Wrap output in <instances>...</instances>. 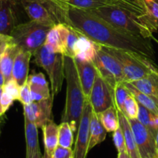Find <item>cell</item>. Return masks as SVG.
<instances>
[{"mask_svg":"<svg viewBox=\"0 0 158 158\" xmlns=\"http://www.w3.org/2000/svg\"><path fill=\"white\" fill-rule=\"evenodd\" d=\"M65 79L66 80V100L61 122H67L73 131L78 130L86 97L73 58L64 56Z\"/></svg>","mask_w":158,"mask_h":158,"instance_id":"obj_2","label":"cell"},{"mask_svg":"<svg viewBox=\"0 0 158 158\" xmlns=\"http://www.w3.org/2000/svg\"><path fill=\"white\" fill-rule=\"evenodd\" d=\"M60 1H63V2H68V1H69V0H60Z\"/></svg>","mask_w":158,"mask_h":158,"instance_id":"obj_46","label":"cell"},{"mask_svg":"<svg viewBox=\"0 0 158 158\" xmlns=\"http://www.w3.org/2000/svg\"><path fill=\"white\" fill-rule=\"evenodd\" d=\"M154 1H156V2H157L158 3V0H154Z\"/></svg>","mask_w":158,"mask_h":158,"instance_id":"obj_47","label":"cell"},{"mask_svg":"<svg viewBox=\"0 0 158 158\" xmlns=\"http://www.w3.org/2000/svg\"><path fill=\"white\" fill-rule=\"evenodd\" d=\"M155 141H156V148H157V151L158 153V130L155 135Z\"/></svg>","mask_w":158,"mask_h":158,"instance_id":"obj_43","label":"cell"},{"mask_svg":"<svg viewBox=\"0 0 158 158\" xmlns=\"http://www.w3.org/2000/svg\"><path fill=\"white\" fill-rule=\"evenodd\" d=\"M34 56V63L43 68L49 76L52 96L55 97L61 91L65 79L64 55L48 50L45 46L39 49Z\"/></svg>","mask_w":158,"mask_h":158,"instance_id":"obj_6","label":"cell"},{"mask_svg":"<svg viewBox=\"0 0 158 158\" xmlns=\"http://www.w3.org/2000/svg\"><path fill=\"white\" fill-rule=\"evenodd\" d=\"M2 93H3V88H2V86H0V117H2L5 114V113L3 112L2 106V103H1L2 95Z\"/></svg>","mask_w":158,"mask_h":158,"instance_id":"obj_39","label":"cell"},{"mask_svg":"<svg viewBox=\"0 0 158 158\" xmlns=\"http://www.w3.org/2000/svg\"><path fill=\"white\" fill-rule=\"evenodd\" d=\"M127 87L130 90L131 94L134 96L135 100L137 103L141 104L147 109L152 111L154 114H158V99L152 96L148 95L146 94H143L141 91L137 89L135 86H133L131 83L125 82Z\"/></svg>","mask_w":158,"mask_h":158,"instance_id":"obj_25","label":"cell"},{"mask_svg":"<svg viewBox=\"0 0 158 158\" xmlns=\"http://www.w3.org/2000/svg\"><path fill=\"white\" fill-rule=\"evenodd\" d=\"M52 158H55V157H52Z\"/></svg>","mask_w":158,"mask_h":158,"instance_id":"obj_48","label":"cell"},{"mask_svg":"<svg viewBox=\"0 0 158 158\" xmlns=\"http://www.w3.org/2000/svg\"><path fill=\"white\" fill-rule=\"evenodd\" d=\"M32 53L20 49L15 57L12 68V79L22 86L27 82L29 78V68Z\"/></svg>","mask_w":158,"mask_h":158,"instance_id":"obj_16","label":"cell"},{"mask_svg":"<svg viewBox=\"0 0 158 158\" xmlns=\"http://www.w3.org/2000/svg\"><path fill=\"white\" fill-rule=\"evenodd\" d=\"M24 124L26 143V158H32L34 154L40 150L38 139V127L25 117Z\"/></svg>","mask_w":158,"mask_h":158,"instance_id":"obj_22","label":"cell"},{"mask_svg":"<svg viewBox=\"0 0 158 158\" xmlns=\"http://www.w3.org/2000/svg\"><path fill=\"white\" fill-rule=\"evenodd\" d=\"M73 143V131L67 122H61L59 126V145L72 148Z\"/></svg>","mask_w":158,"mask_h":158,"instance_id":"obj_29","label":"cell"},{"mask_svg":"<svg viewBox=\"0 0 158 158\" xmlns=\"http://www.w3.org/2000/svg\"><path fill=\"white\" fill-rule=\"evenodd\" d=\"M97 53V44L88 37L80 32V36L76 43L75 56L82 61L93 62Z\"/></svg>","mask_w":158,"mask_h":158,"instance_id":"obj_20","label":"cell"},{"mask_svg":"<svg viewBox=\"0 0 158 158\" xmlns=\"http://www.w3.org/2000/svg\"><path fill=\"white\" fill-rule=\"evenodd\" d=\"M15 100L10 97L8 94H6V92L3 91L2 95V100H1V103H2V110L3 112L6 113L8 110L9 109L11 106L12 105L13 102Z\"/></svg>","mask_w":158,"mask_h":158,"instance_id":"obj_37","label":"cell"},{"mask_svg":"<svg viewBox=\"0 0 158 158\" xmlns=\"http://www.w3.org/2000/svg\"><path fill=\"white\" fill-rule=\"evenodd\" d=\"M151 39H153V40H154V41H155L156 43H157V44H158V40H157V39H156L155 37H154V35H153V36H152V38H151Z\"/></svg>","mask_w":158,"mask_h":158,"instance_id":"obj_44","label":"cell"},{"mask_svg":"<svg viewBox=\"0 0 158 158\" xmlns=\"http://www.w3.org/2000/svg\"><path fill=\"white\" fill-rule=\"evenodd\" d=\"M155 158H158V157H155Z\"/></svg>","mask_w":158,"mask_h":158,"instance_id":"obj_49","label":"cell"},{"mask_svg":"<svg viewBox=\"0 0 158 158\" xmlns=\"http://www.w3.org/2000/svg\"><path fill=\"white\" fill-rule=\"evenodd\" d=\"M20 87L21 86L13 79L6 82L4 84V86H2L3 91L6 92V94H9L14 100H19V98Z\"/></svg>","mask_w":158,"mask_h":158,"instance_id":"obj_33","label":"cell"},{"mask_svg":"<svg viewBox=\"0 0 158 158\" xmlns=\"http://www.w3.org/2000/svg\"><path fill=\"white\" fill-rule=\"evenodd\" d=\"M30 20L54 26L64 24V15L57 0H20Z\"/></svg>","mask_w":158,"mask_h":158,"instance_id":"obj_7","label":"cell"},{"mask_svg":"<svg viewBox=\"0 0 158 158\" xmlns=\"http://www.w3.org/2000/svg\"><path fill=\"white\" fill-rule=\"evenodd\" d=\"M137 119L142 124L148 128L155 137L158 130V114H154L139 103L138 115Z\"/></svg>","mask_w":158,"mask_h":158,"instance_id":"obj_27","label":"cell"},{"mask_svg":"<svg viewBox=\"0 0 158 158\" xmlns=\"http://www.w3.org/2000/svg\"><path fill=\"white\" fill-rule=\"evenodd\" d=\"M44 46L50 52L63 54V45H62L61 40H60V32H59L57 25L51 28L49 32H48Z\"/></svg>","mask_w":158,"mask_h":158,"instance_id":"obj_28","label":"cell"},{"mask_svg":"<svg viewBox=\"0 0 158 158\" xmlns=\"http://www.w3.org/2000/svg\"><path fill=\"white\" fill-rule=\"evenodd\" d=\"M19 50L20 48L14 43L13 40H12L8 44L7 47L2 55L0 59V68L5 77L6 83L12 79V68L15 57Z\"/></svg>","mask_w":158,"mask_h":158,"instance_id":"obj_19","label":"cell"},{"mask_svg":"<svg viewBox=\"0 0 158 158\" xmlns=\"http://www.w3.org/2000/svg\"><path fill=\"white\" fill-rule=\"evenodd\" d=\"M28 83L30 87L31 95L33 101H40L52 97L48 83L43 73L29 76Z\"/></svg>","mask_w":158,"mask_h":158,"instance_id":"obj_18","label":"cell"},{"mask_svg":"<svg viewBox=\"0 0 158 158\" xmlns=\"http://www.w3.org/2000/svg\"><path fill=\"white\" fill-rule=\"evenodd\" d=\"M113 140H114V145H115L118 153L127 151L124 135H123V131H122L120 125L115 131H114V134H113Z\"/></svg>","mask_w":158,"mask_h":158,"instance_id":"obj_34","label":"cell"},{"mask_svg":"<svg viewBox=\"0 0 158 158\" xmlns=\"http://www.w3.org/2000/svg\"><path fill=\"white\" fill-rule=\"evenodd\" d=\"M106 129L103 125L102 124L98 115L93 110L92 115L89 123V150H92L93 148L97 144L103 141L106 136Z\"/></svg>","mask_w":158,"mask_h":158,"instance_id":"obj_23","label":"cell"},{"mask_svg":"<svg viewBox=\"0 0 158 158\" xmlns=\"http://www.w3.org/2000/svg\"><path fill=\"white\" fill-rule=\"evenodd\" d=\"M131 94V92L125 84V82L118 83L114 89V99H115L116 107L118 110L123 113L125 101Z\"/></svg>","mask_w":158,"mask_h":158,"instance_id":"obj_30","label":"cell"},{"mask_svg":"<svg viewBox=\"0 0 158 158\" xmlns=\"http://www.w3.org/2000/svg\"><path fill=\"white\" fill-rule=\"evenodd\" d=\"M73 59L75 60L83 94H84L86 99H89L91 89H92L94 81H95L97 69L93 62L82 61L78 59Z\"/></svg>","mask_w":158,"mask_h":158,"instance_id":"obj_15","label":"cell"},{"mask_svg":"<svg viewBox=\"0 0 158 158\" xmlns=\"http://www.w3.org/2000/svg\"><path fill=\"white\" fill-rule=\"evenodd\" d=\"M63 8L64 24L70 25L96 44L131 51L155 62L151 39L143 38L115 27L90 10L68 6L58 0Z\"/></svg>","mask_w":158,"mask_h":158,"instance_id":"obj_1","label":"cell"},{"mask_svg":"<svg viewBox=\"0 0 158 158\" xmlns=\"http://www.w3.org/2000/svg\"><path fill=\"white\" fill-rule=\"evenodd\" d=\"M53 157L55 158H73V151L72 148H67L58 145L54 151Z\"/></svg>","mask_w":158,"mask_h":158,"instance_id":"obj_36","label":"cell"},{"mask_svg":"<svg viewBox=\"0 0 158 158\" xmlns=\"http://www.w3.org/2000/svg\"><path fill=\"white\" fill-rule=\"evenodd\" d=\"M88 100L92 105L93 110L97 114L110 106H116L114 89L105 81L98 72Z\"/></svg>","mask_w":158,"mask_h":158,"instance_id":"obj_10","label":"cell"},{"mask_svg":"<svg viewBox=\"0 0 158 158\" xmlns=\"http://www.w3.org/2000/svg\"><path fill=\"white\" fill-rule=\"evenodd\" d=\"M92 113V105L89 100L86 99L78 127V133L73 149V158H86L87 157L88 152L89 151V123Z\"/></svg>","mask_w":158,"mask_h":158,"instance_id":"obj_12","label":"cell"},{"mask_svg":"<svg viewBox=\"0 0 158 158\" xmlns=\"http://www.w3.org/2000/svg\"><path fill=\"white\" fill-rule=\"evenodd\" d=\"M64 2L69 6L86 10H93L108 6L126 9L140 16L146 17L152 23L143 0H69ZM152 25L154 26L153 23Z\"/></svg>","mask_w":158,"mask_h":158,"instance_id":"obj_9","label":"cell"},{"mask_svg":"<svg viewBox=\"0 0 158 158\" xmlns=\"http://www.w3.org/2000/svg\"><path fill=\"white\" fill-rule=\"evenodd\" d=\"M54 97L46 100L33 101L27 105H23L24 117L33 122L38 127H43L49 120H52V107Z\"/></svg>","mask_w":158,"mask_h":158,"instance_id":"obj_13","label":"cell"},{"mask_svg":"<svg viewBox=\"0 0 158 158\" xmlns=\"http://www.w3.org/2000/svg\"><path fill=\"white\" fill-rule=\"evenodd\" d=\"M42 129L44 141V154L43 158H52L54 151L59 145V126L52 120H50Z\"/></svg>","mask_w":158,"mask_h":158,"instance_id":"obj_17","label":"cell"},{"mask_svg":"<svg viewBox=\"0 0 158 158\" xmlns=\"http://www.w3.org/2000/svg\"><path fill=\"white\" fill-rule=\"evenodd\" d=\"M2 121V117H0V123ZM0 135H1V128H0Z\"/></svg>","mask_w":158,"mask_h":158,"instance_id":"obj_45","label":"cell"},{"mask_svg":"<svg viewBox=\"0 0 158 158\" xmlns=\"http://www.w3.org/2000/svg\"><path fill=\"white\" fill-rule=\"evenodd\" d=\"M15 0L0 1V34L10 35L17 26Z\"/></svg>","mask_w":158,"mask_h":158,"instance_id":"obj_14","label":"cell"},{"mask_svg":"<svg viewBox=\"0 0 158 158\" xmlns=\"http://www.w3.org/2000/svg\"><path fill=\"white\" fill-rule=\"evenodd\" d=\"M100 46L103 50L111 54L120 62L124 73L125 82L130 83L140 80L151 73L158 70L155 62H153L143 56L123 49Z\"/></svg>","mask_w":158,"mask_h":158,"instance_id":"obj_4","label":"cell"},{"mask_svg":"<svg viewBox=\"0 0 158 158\" xmlns=\"http://www.w3.org/2000/svg\"><path fill=\"white\" fill-rule=\"evenodd\" d=\"M53 26L30 20L18 24L12 30L11 37L20 49L33 54L44 46L48 32Z\"/></svg>","mask_w":158,"mask_h":158,"instance_id":"obj_5","label":"cell"},{"mask_svg":"<svg viewBox=\"0 0 158 158\" xmlns=\"http://www.w3.org/2000/svg\"><path fill=\"white\" fill-rule=\"evenodd\" d=\"M93 63L105 81L115 89L118 83L125 82V75L120 62L97 44V53Z\"/></svg>","mask_w":158,"mask_h":158,"instance_id":"obj_8","label":"cell"},{"mask_svg":"<svg viewBox=\"0 0 158 158\" xmlns=\"http://www.w3.org/2000/svg\"><path fill=\"white\" fill-rule=\"evenodd\" d=\"M12 40L11 35H3L0 34V59H1L2 55L4 52L5 49L7 47L8 44Z\"/></svg>","mask_w":158,"mask_h":158,"instance_id":"obj_38","label":"cell"},{"mask_svg":"<svg viewBox=\"0 0 158 158\" xmlns=\"http://www.w3.org/2000/svg\"><path fill=\"white\" fill-rule=\"evenodd\" d=\"M0 1H2V0H0Z\"/></svg>","mask_w":158,"mask_h":158,"instance_id":"obj_50","label":"cell"},{"mask_svg":"<svg viewBox=\"0 0 158 158\" xmlns=\"http://www.w3.org/2000/svg\"><path fill=\"white\" fill-rule=\"evenodd\" d=\"M90 11L115 27L143 38L151 39L153 34L157 32L148 18L126 9L108 6Z\"/></svg>","mask_w":158,"mask_h":158,"instance_id":"obj_3","label":"cell"},{"mask_svg":"<svg viewBox=\"0 0 158 158\" xmlns=\"http://www.w3.org/2000/svg\"><path fill=\"white\" fill-rule=\"evenodd\" d=\"M117 114H118L119 120H120V125L124 135L127 151L131 158H141L128 118L121 111L118 110H117Z\"/></svg>","mask_w":158,"mask_h":158,"instance_id":"obj_21","label":"cell"},{"mask_svg":"<svg viewBox=\"0 0 158 158\" xmlns=\"http://www.w3.org/2000/svg\"><path fill=\"white\" fill-rule=\"evenodd\" d=\"M128 120L131 123L140 157H157L158 153L156 148L155 137L154 134L137 118H128Z\"/></svg>","mask_w":158,"mask_h":158,"instance_id":"obj_11","label":"cell"},{"mask_svg":"<svg viewBox=\"0 0 158 158\" xmlns=\"http://www.w3.org/2000/svg\"><path fill=\"white\" fill-rule=\"evenodd\" d=\"M32 158H43V155H42V153H41V151H40V150L37 151L34 154L33 157H32Z\"/></svg>","mask_w":158,"mask_h":158,"instance_id":"obj_42","label":"cell"},{"mask_svg":"<svg viewBox=\"0 0 158 158\" xmlns=\"http://www.w3.org/2000/svg\"><path fill=\"white\" fill-rule=\"evenodd\" d=\"M130 83L143 94L158 99V70L151 73L143 78Z\"/></svg>","mask_w":158,"mask_h":158,"instance_id":"obj_24","label":"cell"},{"mask_svg":"<svg viewBox=\"0 0 158 158\" xmlns=\"http://www.w3.org/2000/svg\"><path fill=\"white\" fill-rule=\"evenodd\" d=\"M97 115L107 132H114L120 127V120L116 106H110Z\"/></svg>","mask_w":158,"mask_h":158,"instance_id":"obj_26","label":"cell"},{"mask_svg":"<svg viewBox=\"0 0 158 158\" xmlns=\"http://www.w3.org/2000/svg\"><path fill=\"white\" fill-rule=\"evenodd\" d=\"M117 158H131V156L127 153V151H124V152L118 153V157Z\"/></svg>","mask_w":158,"mask_h":158,"instance_id":"obj_40","label":"cell"},{"mask_svg":"<svg viewBox=\"0 0 158 158\" xmlns=\"http://www.w3.org/2000/svg\"><path fill=\"white\" fill-rule=\"evenodd\" d=\"M151 22L158 29V3L154 0H143Z\"/></svg>","mask_w":158,"mask_h":158,"instance_id":"obj_32","label":"cell"},{"mask_svg":"<svg viewBox=\"0 0 158 158\" xmlns=\"http://www.w3.org/2000/svg\"><path fill=\"white\" fill-rule=\"evenodd\" d=\"M139 103L132 94L127 98L123 106V114L129 119L137 118L138 115Z\"/></svg>","mask_w":158,"mask_h":158,"instance_id":"obj_31","label":"cell"},{"mask_svg":"<svg viewBox=\"0 0 158 158\" xmlns=\"http://www.w3.org/2000/svg\"><path fill=\"white\" fill-rule=\"evenodd\" d=\"M19 101L23 105H27L33 102L32 98V95H31L30 87H29L28 80L24 85H23V86L20 87Z\"/></svg>","mask_w":158,"mask_h":158,"instance_id":"obj_35","label":"cell"},{"mask_svg":"<svg viewBox=\"0 0 158 158\" xmlns=\"http://www.w3.org/2000/svg\"><path fill=\"white\" fill-rule=\"evenodd\" d=\"M5 83H6V80H5V77L3 75L2 72V69L0 68V86H4Z\"/></svg>","mask_w":158,"mask_h":158,"instance_id":"obj_41","label":"cell"}]
</instances>
